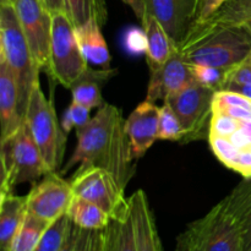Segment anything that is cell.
<instances>
[{
  "label": "cell",
  "instance_id": "7a4b0ae2",
  "mask_svg": "<svg viewBox=\"0 0 251 251\" xmlns=\"http://www.w3.org/2000/svg\"><path fill=\"white\" fill-rule=\"evenodd\" d=\"M176 251H242L239 220L228 196L185 228Z\"/></svg>",
  "mask_w": 251,
  "mask_h": 251
},
{
  "label": "cell",
  "instance_id": "5b68a950",
  "mask_svg": "<svg viewBox=\"0 0 251 251\" xmlns=\"http://www.w3.org/2000/svg\"><path fill=\"white\" fill-rule=\"evenodd\" d=\"M25 120L49 172H56L65 153L66 132L59 124L53 102L46 97L39 81L31 91Z\"/></svg>",
  "mask_w": 251,
  "mask_h": 251
},
{
  "label": "cell",
  "instance_id": "6da1fadb",
  "mask_svg": "<svg viewBox=\"0 0 251 251\" xmlns=\"http://www.w3.org/2000/svg\"><path fill=\"white\" fill-rule=\"evenodd\" d=\"M77 144L60 174L77 166L76 171L97 166L109 171L123 188L135 173L129 137L122 110L104 103L85 126L76 129Z\"/></svg>",
  "mask_w": 251,
  "mask_h": 251
},
{
  "label": "cell",
  "instance_id": "44dd1931",
  "mask_svg": "<svg viewBox=\"0 0 251 251\" xmlns=\"http://www.w3.org/2000/svg\"><path fill=\"white\" fill-rule=\"evenodd\" d=\"M76 38L86 60L102 69L110 68V56L108 44L102 33V25L97 19L88 20L86 24L75 27Z\"/></svg>",
  "mask_w": 251,
  "mask_h": 251
},
{
  "label": "cell",
  "instance_id": "ffe728a7",
  "mask_svg": "<svg viewBox=\"0 0 251 251\" xmlns=\"http://www.w3.org/2000/svg\"><path fill=\"white\" fill-rule=\"evenodd\" d=\"M118 74L117 69H95L88 66L70 88L73 100L91 108H100L104 104L102 97L103 86Z\"/></svg>",
  "mask_w": 251,
  "mask_h": 251
},
{
  "label": "cell",
  "instance_id": "7dc6e473",
  "mask_svg": "<svg viewBox=\"0 0 251 251\" xmlns=\"http://www.w3.org/2000/svg\"><path fill=\"white\" fill-rule=\"evenodd\" d=\"M42 1H43V0H42Z\"/></svg>",
  "mask_w": 251,
  "mask_h": 251
},
{
  "label": "cell",
  "instance_id": "f6af8a7d",
  "mask_svg": "<svg viewBox=\"0 0 251 251\" xmlns=\"http://www.w3.org/2000/svg\"><path fill=\"white\" fill-rule=\"evenodd\" d=\"M242 27L245 29V31L248 32V33H249V36L251 37V17H250V19H248L247 21L243 24Z\"/></svg>",
  "mask_w": 251,
  "mask_h": 251
},
{
  "label": "cell",
  "instance_id": "5bb4252c",
  "mask_svg": "<svg viewBox=\"0 0 251 251\" xmlns=\"http://www.w3.org/2000/svg\"><path fill=\"white\" fill-rule=\"evenodd\" d=\"M159 107L144 100L125 120V131L130 141L132 158H141L158 140Z\"/></svg>",
  "mask_w": 251,
  "mask_h": 251
},
{
  "label": "cell",
  "instance_id": "8d00e7d4",
  "mask_svg": "<svg viewBox=\"0 0 251 251\" xmlns=\"http://www.w3.org/2000/svg\"><path fill=\"white\" fill-rule=\"evenodd\" d=\"M212 109V112L222 113V114L228 115L230 118H234V119L240 120V122H250L251 120V110L244 109V108L233 107V105L213 102Z\"/></svg>",
  "mask_w": 251,
  "mask_h": 251
},
{
  "label": "cell",
  "instance_id": "4316f807",
  "mask_svg": "<svg viewBox=\"0 0 251 251\" xmlns=\"http://www.w3.org/2000/svg\"><path fill=\"white\" fill-rule=\"evenodd\" d=\"M184 130L178 115L174 112L171 104L163 102L159 108V127L158 140H168V141H183Z\"/></svg>",
  "mask_w": 251,
  "mask_h": 251
},
{
  "label": "cell",
  "instance_id": "b9f144b4",
  "mask_svg": "<svg viewBox=\"0 0 251 251\" xmlns=\"http://www.w3.org/2000/svg\"><path fill=\"white\" fill-rule=\"evenodd\" d=\"M60 124H61V127H63V130L66 132V134H69V132L75 127V125H74V122H73V118H71L69 109H66L65 112H64Z\"/></svg>",
  "mask_w": 251,
  "mask_h": 251
},
{
  "label": "cell",
  "instance_id": "ab89813d",
  "mask_svg": "<svg viewBox=\"0 0 251 251\" xmlns=\"http://www.w3.org/2000/svg\"><path fill=\"white\" fill-rule=\"evenodd\" d=\"M78 233H80V227H77V226L74 225V223L71 222L68 235H66L65 240H64L63 245H61V248L59 249V251H75Z\"/></svg>",
  "mask_w": 251,
  "mask_h": 251
},
{
  "label": "cell",
  "instance_id": "f1b7e54d",
  "mask_svg": "<svg viewBox=\"0 0 251 251\" xmlns=\"http://www.w3.org/2000/svg\"><path fill=\"white\" fill-rule=\"evenodd\" d=\"M190 66L196 82L213 91L220 90L223 77H225V70L215 68V66L200 65V64H190Z\"/></svg>",
  "mask_w": 251,
  "mask_h": 251
},
{
  "label": "cell",
  "instance_id": "836d02e7",
  "mask_svg": "<svg viewBox=\"0 0 251 251\" xmlns=\"http://www.w3.org/2000/svg\"><path fill=\"white\" fill-rule=\"evenodd\" d=\"M226 1L227 0H196L195 10H194L193 20H191L189 29L195 28L207 21L223 6Z\"/></svg>",
  "mask_w": 251,
  "mask_h": 251
},
{
  "label": "cell",
  "instance_id": "83f0119b",
  "mask_svg": "<svg viewBox=\"0 0 251 251\" xmlns=\"http://www.w3.org/2000/svg\"><path fill=\"white\" fill-rule=\"evenodd\" d=\"M70 226L71 221L68 217V215H64L63 217L51 223V226L48 228V230L34 251H59L66 235H68Z\"/></svg>",
  "mask_w": 251,
  "mask_h": 251
},
{
  "label": "cell",
  "instance_id": "d4e9b609",
  "mask_svg": "<svg viewBox=\"0 0 251 251\" xmlns=\"http://www.w3.org/2000/svg\"><path fill=\"white\" fill-rule=\"evenodd\" d=\"M50 226L51 223L37 217L27 210L11 251H34Z\"/></svg>",
  "mask_w": 251,
  "mask_h": 251
},
{
  "label": "cell",
  "instance_id": "4fadbf2b",
  "mask_svg": "<svg viewBox=\"0 0 251 251\" xmlns=\"http://www.w3.org/2000/svg\"><path fill=\"white\" fill-rule=\"evenodd\" d=\"M139 19L144 12L154 16L179 43L191 24L196 0H139Z\"/></svg>",
  "mask_w": 251,
  "mask_h": 251
},
{
  "label": "cell",
  "instance_id": "7c38bea8",
  "mask_svg": "<svg viewBox=\"0 0 251 251\" xmlns=\"http://www.w3.org/2000/svg\"><path fill=\"white\" fill-rule=\"evenodd\" d=\"M191 66L180 50L176 51L161 68L150 70L146 100L156 103L180 92L194 82Z\"/></svg>",
  "mask_w": 251,
  "mask_h": 251
},
{
  "label": "cell",
  "instance_id": "2e32d148",
  "mask_svg": "<svg viewBox=\"0 0 251 251\" xmlns=\"http://www.w3.org/2000/svg\"><path fill=\"white\" fill-rule=\"evenodd\" d=\"M129 201L134 222L136 251H163L154 216L145 191H135Z\"/></svg>",
  "mask_w": 251,
  "mask_h": 251
},
{
  "label": "cell",
  "instance_id": "d6a6232c",
  "mask_svg": "<svg viewBox=\"0 0 251 251\" xmlns=\"http://www.w3.org/2000/svg\"><path fill=\"white\" fill-rule=\"evenodd\" d=\"M240 120L230 118L218 112H212L210 123V135L221 137H230L240 127Z\"/></svg>",
  "mask_w": 251,
  "mask_h": 251
},
{
  "label": "cell",
  "instance_id": "d6986e66",
  "mask_svg": "<svg viewBox=\"0 0 251 251\" xmlns=\"http://www.w3.org/2000/svg\"><path fill=\"white\" fill-rule=\"evenodd\" d=\"M27 213V195H0V251H11Z\"/></svg>",
  "mask_w": 251,
  "mask_h": 251
},
{
  "label": "cell",
  "instance_id": "9c48e42d",
  "mask_svg": "<svg viewBox=\"0 0 251 251\" xmlns=\"http://www.w3.org/2000/svg\"><path fill=\"white\" fill-rule=\"evenodd\" d=\"M215 92L194 81L183 91L164 100L171 104L180 120L184 130L183 144L202 140L206 136L208 139Z\"/></svg>",
  "mask_w": 251,
  "mask_h": 251
},
{
  "label": "cell",
  "instance_id": "277c9868",
  "mask_svg": "<svg viewBox=\"0 0 251 251\" xmlns=\"http://www.w3.org/2000/svg\"><path fill=\"white\" fill-rule=\"evenodd\" d=\"M50 173L34 141L28 124L24 120L20 129L1 141V190L12 193L15 186L32 183Z\"/></svg>",
  "mask_w": 251,
  "mask_h": 251
},
{
  "label": "cell",
  "instance_id": "e575fe53",
  "mask_svg": "<svg viewBox=\"0 0 251 251\" xmlns=\"http://www.w3.org/2000/svg\"><path fill=\"white\" fill-rule=\"evenodd\" d=\"M213 102L223 103V104L233 105V107H240L244 109L251 110V98L242 95L239 92L230 90H220L216 91L213 96Z\"/></svg>",
  "mask_w": 251,
  "mask_h": 251
},
{
  "label": "cell",
  "instance_id": "30bf717a",
  "mask_svg": "<svg viewBox=\"0 0 251 251\" xmlns=\"http://www.w3.org/2000/svg\"><path fill=\"white\" fill-rule=\"evenodd\" d=\"M14 6L37 68L48 73L51 12L42 0H15Z\"/></svg>",
  "mask_w": 251,
  "mask_h": 251
},
{
  "label": "cell",
  "instance_id": "7bdbcfd3",
  "mask_svg": "<svg viewBox=\"0 0 251 251\" xmlns=\"http://www.w3.org/2000/svg\"><path fill=\"white\" fill-rule=\"evenodd\" d=\"M223 90L235 91V92H239L242 95L251 98V83H249V85H229L223 88Z\"/></svg>",
  "mask_w": 251,
  "mask_h": 251
},
{
  "label": "cell",
  "instance_id": "52a82bcc",
  "mask_svg": "<svg viewBox=\"0 0 251 251\" xmlns=\"http://www.w3.org/2000/svg\"><path fill=\"white\" fill-rule=\"evenodd\" d=\"M180 53L189 64L227 71L251 53V37L243 27L217 29Z\"/></svg>",
  "mask_w": 251,
  "mask_h": 251
},
{
  "label": "cell",
  "instance_id": "d590c367",
  "mask_svg": "<svg viewBox=\"0 0 251 251\" xmlns=\"http://www.w3.org/2000/svg\"><path fill=\"white\" fill-rule=\"evenodd\" d=\"M102 230H88L80 228L75 251H100Z\"/></svg>",
  "mask_w": 251,
  "mask_h": 251
},
{
  "label": "cell",
  "instance_id": "ee69618b",
  "mask_svg": "<svg viewBox=\"0 0 251 251\" xmlns=\"http://www.w3.org/2000/svg\"><path fill=\"white\" fill-rule=\"evenodd\" d=\"M124 4L129 5L130 7H131L132 10H134V12L136 14V16L139 17L140 15V4H139V0H122Z\"/></svg>",
  "mask_w": 251,
  "mask_h": 251
},
{
  "label": "cell",
  "instance_id": "3957f363",
  "mask_svg": "<svg viewBox=\"0 0 251 251\" xmlns=\"http://www.w3.org/2000/svg\"><path fill=\"white\" fill-rule=\"evenodd\" d=\"M0 59L6 63L16 80L20 108L26 114L27 103L39 73L27 39L11 2H0Z\"/></svg>",
  "mask_w": 251,
  "mask_h": 251
},
{
  "label": "cell",
  "instance_id": "60d3db41",
  "mask_svg": "<svg viewBox=\"0 0 251 251\" xmlns=\"http://www.w3.org/2000/svg\"><path fill=\"white\" fill-rule=\"evenodd\" d=\"M44 5L50 12L65 11V4L64 0H43Z\"/></svg>",
  "mask_w": 251,
  "mask_h": 251
},
{
  "label": "cell",
  "instance_id": "4dcf8cb0",
  "mask_svg": "<svg viewBox=\"0 0 251 251\" xmlns=\"http://www.w3.org/2000/svg\"><path fill=\"white\" fill-rule=\"evenodd\" d=\"M208 141H210V146L212 149L215 156L225 164L226 167L230 168L233 162L237 158L239 150L230 142L228 137H221V136H213L210 135L208 136Z\"/></svg>",
  "mask_w": 251,
  "mask_h": 251
},
{
  "label": "cell",
  "instance_id": "8fae6325",
  "mask_svg": "<svg viewBox=\"0 0 251 251\" xmlns=\"http://www.w3.org/2000/svg\"><path fill=\"white\" fill-rule=\"evenodd\" d=\"M73 196L70 181L64 180L60 173L50 172L27 194V210L47 222L54 223L66 215Z\"/></svg>",
  "mask_w": 251,
  "mask_h": 251
},
{
  "label": "cell",
  "instance_id": "603a6c76",
  "mask_svg": "<svg viewBox=\"0 0 251 251\" xmlns=\"http://www.w3.org/2000/svg\"><path fill=\"white\" fill-rule=\"evenodd\" d=\"M100 251H136L131 212L123 220H112L102 229Z\"/></svg>",
  "mask_w": 251,
  "mask_h": 251
},
{
  "label": "cell",
  "instance_id": "ac0fdd59",
  "mask_svg": "<svg viewBox=\"0 0 251 251\" xmlns=\"http://www.w3.org/2000/svg\"><path fill=\"white\" fill-rule=\"evenodd\" d=\"M140 20L142 28L146 32L149 44L146 51L147 64L150 70H154L161 68L176 51L179 50L178 43L154 16L144 12Z\"/></svg>",
  "mask_w": 251,
  "mask_h": 251
},
{
  "label": "cell",
  "instance_id": "f546056e",
  "mask_svg": "<svg viewBox=\"0 0 251 251\" xmlns=\"http://www.w3.org/2000/svg\"><path fill=\"white\" fill-rule=\"evenodd\" d=\"M123 46L130 55H141L147 51V36L144 28L129 27L123 34Z\"/></svg>",
  "mask_w": 251,
  "mask_h": 251
},
{
  "label": "cell",
  "instance_id": "9a60e30c",
  "mask_svg": "<svg viewBox=\"0 0 251 251\" xmlns=\"http://www.w3.org/2000/svg\"><path fill=\"white\" fill-rule=\"evenodd\" d=\"M250 17L251 0H227L207 21L195 28L188 29L184 38L178 43L179 50L189 48L217 29L242 27Z\"/></svg>",
  "mask_w": 251,
  "mask_h": 251
},
{
  "label": "cell",
  "instance_id": "74e56055",
  "mask_svg": "<svg viewBox=\"0 0 251 251\" xmlns=\"http://www.w3.org/2000/svg\"><path fill=\"white\" fill-rule=\"evenodd\" d=\"M230 169L242 174L245 179H251V147L240 150Z\"/></svg>",
  "mask_w": 251,
  "mask_h": 251
},
{
  "label": "cell",
  "instance_id": "484cf974",
  "mask_svg": "<svg viewBox=\"0 0 251 251\" xmlns=\"http://www.w3.org/2000/svg\"><path fill=\"white\" fill-rule=\"evenodd\" d=\"M64 4L65 12L75 27L86 24L91 19H97L102 26L107 21L104 0H64Z\"/></svg>",
  "mask_w": 251,
  "mask_h": 251
},
{
  "label": "cell",
  "instance_id": "8992f818",
  "mask_svg": "<svg viewBox=\"0 0 251 251\" xmlns=\"http://www.w3.org/2000/svg\"><path fill=\"white\" fill-rule=\"evenodd\" d=\"M88 61L82 54L75 26L65 11L51 12V39L48 75L70 90L87 70Z\"/></svg>",
  "mask_w": 251,
  "mask_h": 251
},
{
  "label": "cell",
  "instance_id": "ba28073f",
  "mask_svg": "<svg viewBox=\"0 0 251 251\" xmlns=\"http://www.w3.org/2000/svg\"><path fill=\"white\" fill-rule=\"evenodd\" d=\"M70 184L74 195L100 206L112 220H123L131 212L125 189L109 171L102 167L92 166L76 171Z\"/></svg>",
  "mask_w": 251,
  "mask_h": 251
},
{
  "label": "cell",
  "instance_id": "f35d334b",
  "mask_svg": "<svg viewBox=\"0 0 251 251\" xmlns=\"http://www.w3.org/2000/svg\"><path fill=\"white\" fill-rule=\"evenodd\" d=\"M68 109L69 112H70L71 118H73L75 129H80V127L85 126V125L91 120V108L86 107V105L80 104V103L75 102V100H71Z\"/></svg>",
  "mask_w": 251,
  "mask_h": 251
},
{
  "label": "cell",
  "instance_id": "7402d4cb",
  "mask_svg": "<svg viewBox=\"0 0 251 251\" xmlns=\"http://www.w3.org/2000/svg\"><path fill=\"white\" fill-rule=\"evenodd\" d=\"M66 215L74 225L88 230L104 229L112 221L110 216L100 206L76 195L73 196Z\"/></svg>",
  "mask_w": 251,
  "mask_h": 251
},
{
  "label": "cell",
  "instance_id": "1f68e13d",
  "mask_svg": "<svg viewBox=\"0 0 251 251\" xmlns=\"http://www.w3.org/2000/svg\"><path fill=\"white\" fill-rule=\"evenodd\" d=\"M249 83H251V53L239 64L225 71V77L220 90H223L229 85H249Z\"/></svg>",
  "mask_w": 251,
  "mask_h": 251
},
{
  "label": "cell",
  "instance_id": "bcb514c9",
  "mask_svg": "<svg viewBox=\"0 0 251 251\" xmlns=\"http://www.w3.org/2000/svg\"><path fill=\"white\" fill-rule=\"evenodd\" d=\"M15 0H0V2H11V4H14Z\"/></svg>",
  "mask_w": 251,
  "mask_h": 251
},
{
  "label": "cell",
  "instance_id": "e0dca14e",
  "mask_svg": "<svg viewBox=\"0 0 251 251\" xmlns=\"http://www.w3.org/2000/svg\"><path fill=\"white\" fill-rule=\"evenodd\" d=\"M25 120L20 108L19 90L11 70L0 59V125L1 141L11 137Z\"/></svg>",
  "mask_w": 251,
  "mask_h": 251
},
{
  "label": "cell",
  "instance_id": "cb8c5ba5",
  "mask_svg": "<svg viewBox=\"0 0 251 251\" xmlns=\"http://www.w3.org/2000/svg\"><path fill=\"white\" fill-rule=\"evenodd\" d=\"M240 183L228 195L238 216L242 234V251H251V181Z\"/></svg>",
  "mask_w": 251,
  "mask_h": 251
}]
</instances>
